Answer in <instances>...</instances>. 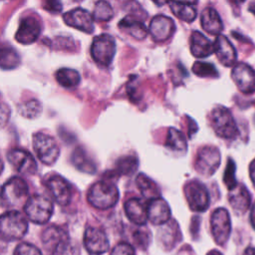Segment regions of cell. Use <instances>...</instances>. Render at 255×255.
I'll use <instances>...</instances> for the list:
<instances>
[{
  "mask_svg": "<svg viewBox=\"0 0 255 255\" xmlns=\"http://www.w3.org/2000/svg\"><path fill=\"white\" fill-rule=\"evenodd\" d=\"M211 233L214 241L218 245H224L231 233L230 214L225 208L215 209L210 217Z\"/></svg>",
  "mask_w": 255,
  "mask_h": 255,
  "instance_id": "obj_11",
  "label": "cell"
},
{
  "mask_svg": "<svg viewBox=\"0 0 255 255\" xmlns=\"http://www.w3.org/2000/svg\"><path fill=\"white\" fill-rule=\"evenodd\" d=\"M20 62L18 54L10 48L0 49V67L3 69H13Z\"/></svg>",
  "mask_w": 255,
  "mask_h": 255,
  "instance_id": "obj_33",
  "label": "cell"
},
{
  "mask_svg": "<svg viewBox=\"0 0 255 255\" xmlns=\"http://www.w3.org/2000/svg\"><path fill=\"white\" fill-rule=\"evenodd\" d=\"M2 170H3V162H2V160L0 159V173H1Z\"/></svg>",
  "mask_w": 255,
  "mask_h": 255,
  "instance_id": "obj_49",
  "label": "cell"
},
{
  "mask_svg": "<svg viewBox=\"0 0 255 255\" xmlns=\"http://www.w3.org/2000/svg\"><path fill=\"white\" fill-rule=\"evenodd\" d=\"M207 255H222V254L219 251H217V250H211V251H209L207 253Z\"/></svg>",
  "mask_w": 255,
  "mask_h": 255,
  "instance_id": "obj_46",
  "label": "cell"
},
{
  "mask_svg": "<svg viewBox=\"0 0 255 255\" xmlns=\"http://www.w3.org/2000/svg\"><path fill=\"white\" fill-rule=\"evenodd\" d=\"M175 31V25L171 18L165 15L153 17L148 26V32L151 38L156 42L168 40Z\"/></svg>",
  "mask_w": 255,
  "mask_h": 255,
  "instance_id": "obj_15",
  "label": "cell"
},
{
  "mask_svg": "<svg viewBox=\"0 0 255 255\" xmlns=\"http://www.w3.org/2000/svg\"><path fill=\"white\" fill-rule=\"evenodd\" d=\"M170 9L172 13L180 20L191 23L196 18V9L193 5L178 3V2H170L169 3Z\"/></svg>",
  "mask_w": 255,
  "mask_h": 255,
  "instance_id": "obj_29",
  "label": "cell"
},
{
  "mask_svg": "<svg viewBox=\"0 0 255 255\" xmlns=\"http://www.w3.org/2000/svg\"><path fill=\"white\" fill-rule=\"evenodd\" d=\"M228 200L233 210L238 214L245 213L251 205V195L243 184L237 183L235 187L229 190Z\"/></svg>",
  "mask_w": 255,
  "mask_h": 255,
  "instance_id": "obj_21",
  "label": "cell"
},
{
  "mask_svg": "<svg viewBox=\"0 0 255 255\" xmlns=\"http://www.w3.org/2000/svg\"><path fill=\"white\" fill-rule=\"evenodd\" d=\"M190 52L196 58H206L214 53L213 43L199 31H194L190 36Z\"/></svg>",
  "mask_w": 255,
  "mask_h": 255,
  "instance_id": "obj_24",
  "label": "cell"
},
{
  "mask_svg": "<svg viewBox=\"0 0 255 255\" xmlns=\"http://www.w3.org/2000/svg\"><path fill=\"white\" fill-rule=\"evenodd\" d=\"M7 159L19 172L33 174L37 170V163L33 155L22 148H13L7 153Z\"/></svg>",
  "mask_w": 255,
  "mask_h": 255,
  "instance_id": "obj_14",
  "label": "cell"
},
{
  "mask_svg": "<svg viewBox=\"0 0 255 255\" xmlns=\"http://www.w3.org/2000/svg\"><path fill=\"white\" fill-rule=\"evenodd\" d=\"M235 163L232 160V158H228L226 167H225V171H224V175H223V180L225 185L227 186V188L230 190L233 187L236 186L237 181L235 178Z\"/></svg>",
  "mask_w": 255,
  "mask_h": 255,
  "instance_id": "obj_36",
  "label": "cell"
},
{
  "mask_svg": "<svg viewBox=\"0 0 255 255\" xmlns=\"http://www.w3.org/2000/svg\"><path fill=\"white\" fill-rule=\"evenodd\" d=\"M41 104L37 100H30L19 107V113L21 116L27 119H34L41 114Z\"/></svg>",
  "mask_w": 255,
  "mask_h": 255,
  "instance_id": "obj_34",
  "label": "cell"
},
{
  "mask_svg": "<svg viewBox=\"0 0 255 255\" xmlns=\"http://www.w3.org/2000/svg\"><path fill=\"white\" fill-rule=\"evenodd\" d=\"M119 190L113 182L101 180L92 185L87 199L94 207L104 210L115 206L119 200Z\"/></svg>",
  "mask_w": 255,
  "mask_h": 255,
  "instance_id": "obj_2",
  "label": "cell"
},
{
  "mask_svg": "<svg viewBox=\"0 0 255 255\" xmlns=\"http://www.w3.org/2000/svg\"><path fill=\"white\" fill-rule=\"evenodd\" d=\"M84 245L93 255H100L108 251L109 239L106 233L98 227H88L84 234Z\"/></svg>",
  "mask_w": 255,
  "mask_h": 255,
  "instance_id": "obj_13",
  "label": "cell"
},
{
  "mask_svg": "<svg viewBox=\"0 0 255 255\" xmlns=\"http://www.w3.org/2000/svg\"><path fill=\"white\" fill-rule=\"evenodd\" d=\"M29 188L26 181L20 177H12L1 188L0 201L4 207L18 208L28 200Z\"/></svg>",
  "mask_w": 255,
  "mask_h": 255,
  "instance_id": "obj_4",
  "label": "cell"
},
{
  "mask_svg": "<svg viewBox=\"0 0 255 255\" xmlns=\"http://www.w3.org/2000/svg\"><path fill=\"white\" fill-rule=\"evenodd\" d=\"M165 146L174 151L184 152L187 147L185 136L183 135V133L180 130H178L174 128H170L167 132Z\"/></svg>",
  "mask_w": 255,
  "mask_h": 255,
  "instance_id": "obj_28",
  "label": "cell"
},
{
  "mask_svg": "<svg viewBox=\"0 0 255 255\" xmlns=\"http://www.w3.org/2000/svg\"><path fill=\"white\" fill-rule=\"evenodd\" d=\"M72 160H73V163L80 170H83L85 172H90V173H94L96 171V165L94 161L82 147H78L74 151Z\"/></svg>",
  "mask_w": 255,
  "mask_h": 255,
  "instance_id": "obj_30",
  "label": "cell"
},
{
  "mask_svg": "<svg viewBox=\"0 0 255 255\" xmlns=\"http://www.w3.org/2000/svg\"><path fill=\"white\" fill-rule=\"evenodd\" d=\"M250 11H252L255 14V1L250 4Z\"/></svg>",
  "mask_w": 255,
  "mask_h": 255,
  "instance_id": "obj_47",
  "label": "cell"
},
{
  "mask_svg": "<svg viewBox=\"0 0 255 255\" xmlns=\"http://www.w3.org/2000/svg\"><path fill=\"white\" fill-rule=\"evenodd\" d=\"M126 215L132 223L143 225L147 221V206L138 198H130L125 203Z\"/></svg>",
  "mask_w": 255,
  "mask_h": 255,
  "instance_id": "obj_22",
  "label": "cell"
},
{
  "mask_svg": "<svg viewBox=\"0 0 255 255\" xmlns=\"http://www.w3.org/2000/svg\"><path fill=\"white\" fill-rule=\"evenodd\" d=\"M231 77L242 93H255V71L252 67L245 63H239L233 67Z\"/></svg>",
  "mask_w": 255,
  "mask_h": 255,
  "instance_id": "obj_12",
  "label": "cell"
},
{
  "mask_svg": "<svg viewBox=\"0 0 255 255\" xmlns=\"http://www.w3.org/2000/svg\"><path fill=\"white\" fill-rule=\"evenodd\" d=\"M91 54L97 64L108 67L116 54L115 39L109 34L97 36L92 43Z\"/></svg>",
  "mask_w": 255,
  "mask_h": 255,
  "instance_id": "obj_9",
  "label": "cell"
},
{
  "mask_svg": "<svg viewBox=\"0 0 255 255\" xmlns=\"http://www.w3.org/2000/svg\"><path fill=\"white\" fill-rule=\"evenodd\" d=\"M119 27L136 40L144 39L148 32L142 20H140L138 16L133 14L128 15L124 19H122L119 23Z\"/></svg>",
  "mask_w": 255,
  "mask_h": 255,
  "instance_id": "obj_23",
  "label": "cell"
},
{
  "mask_svg": "<svg viewBox=\"0 0 255 255\" xmlns=\"http://www.w3.org/2000/svg\"><path fill=\"white\" fill-rule=\"evenodd\" d=\"M210 121L213 130L222 138L233 139L239 133L232 114L225 107L218 106L214 108L210 115Z\"/></svg>",
  "mask_w": 255,
  "mask_h": 255,
  "instance_id": "obj_5",
  "label": "cell"
},
{
  "mask_svg": "<svg viewBox=\"0 0 255 255\" xmlns=\"http://www.w3.org/2000/svg\"><path fill=\"white\" fill-rule=\"evenodd\" d=\"M137 165L138 162L136 157L131 155L123 156L117 161L114 171L118 174H130L136 170Z\"/></svg>",
  "mask_w": 255,
  "mask_h": 255,
  "instance_id": "obj_32",
  "label": "cell"
},
{
  "mask_svg": "<svg viewBox=\"0 0 255 255\" xmlns=\"http://www.w3.org/2000/svg\"><path fill=\"white\" fill-rule=\"evenodd\" d=\"M111 255H135L134 249L128 243H119L112 250Z\"/></svg>",
  "mask_w": 255,
  "mask_h": 255,
  "instance_id": "obj_38",
  "label": "cell"
},
{
  "mask_svg": "<svg viewBox=\"0 0 255 255\" xmlns=\"http://www.w3.org/2000/svg\"><path fill=\"white\" fill-rule=\"evenodd\" d=\"M9 119V109L0 105V126L4 125Z\"/></svg>",
  "mask_w": 255,
  "mask_h": 255,
  "instance_id": "obj_40",
  "label": "cell"
},
{
  "mask_svg": "<svg viewBox=\"0 0 255 255\" xmlns=\"http://www.w3.org/2000/svg\"><path fill=\"white\" fill-rule=\"evenodd\" d=\"M243 255H255V248L254 247L246 248Z\"/></svg>",
  "mask_w": 255,
  "mask_h": 255,
  "instance_id": "obj_44",
  "label": "cell"
},
{
  "mask_svg": "<svg viewBox=\"0 0 255 255\" xmlns=\"http://www.w3.org/2000/svg\"><path fill=\"white\" fill-rule=\"evenodd\" d=\"M250 223L252 227L255 229V202L253 203L251 207V212H250Z\"/></svg>",
  "mask_w": 255,
  "mask_h": 255,
  "instance_id": "obj_42",
  "label": "cell"
},
{
  "mask_svg": "<svg viewBox=\"0 0 255 255\" xmlns=\"http://www.w3.org/2000/svg\"><path fill=\"white\" fill-rule=\"evenodd\" d=\"M33 147L38 158L48 165L55 163L60 154L56 140L44 132H37L33 135Z\"/></svg>",
  "mask_w": 255,
  "mask_h": 255,
  "instance_id": "obj_7",
  "label": "cell"
},
{
  "mask_svg": "<svg viewBox=\"0 0 255 255\" xmlns=\"http://www.w3.org/2000/svg\"><path fill=\"white\" fill-rule=\"evenodd\" d=\"M54 206L50 199L43 195H34L26 201L24 212L26 217L36 224H44L53 214Z\"/></svg>",
  "mask_w": 255,
  "mask_h": 255,
  "instance_id": "obj_6",
  "label": "cell"
},
{
  "mask_svg": "<svg viewBox=\"0 0 255 255\" xmlns=\"http://www.w3.org/2000/svg\"><path fill=\"white\" fill-rule=\"evenodd\" d=\"M47 188L53 199L60 205H67L71 200V187L68 181L60 175H54L47 181Z\"/></svg>",
  "mask_w": 255,
  "mask_h": 255,
  "instance_id": "obj_18",
  "label": "cell"
},
{
  "mask_svg": "<svg viewBox=\"0 0 255 255\" xmlns=\"http://www.w3.org/2000/svg\"><path fill=\"white\" fill-rule=\"evenodd\" d=\"M192 72L201 78H216L218 76L216 68L206 62H195L192 66Z\"/></svg>",
  "mask_w": 255,
  "mask_h": 255,
  "instance_id": "obj_35",
  "label": "cell"
},
{
  "mask_svg": "<svg viewBox=\"0 0 255 255\" xmlns=\"http://www.w3.org/2000/svg\"><path fill=\"white\" fill-rule=\"evenodd\" d=\"M200 22L203 30L211 35L217 36L223 30V23L221 18L214 8H205L201 13Z\"/></svg>",
  "mask_w": 255,
  "mask_h": 255,
  "instance_id": "obj_25",
  "label": "cell"
},
{
  "mask_svg": "<svg viewBox=\"0 0 255 255\" xmlns=\"http://www.w3.org/2000/svg\"><path fill=\"white\" fill-rule=\"evenodd\" d=\"M56 80L65 88H75L79 85L81 77L74 69L62 68L56 72Z\"/></svg>",
  "mask_w": 255,
  "mask_h": 255,
  "instance_id": "obj_27",
  "label": "cell"
},
{
  "mask_svg": "<svg viewBox=\"0 0 255 255\" xmlns=\"http://www.w3.org/2000/svg\"><path fill=\"white\" fill-rule=\"evenodd\" d=\"M172 2H178V3H184V4H190V5H194L197 0H171Z\"/></svg>",
  "mask_w": 255,
  "mask_h": 255,
  "instance_id": "obj_43",
  "label": "cell"
},
{
  "mask_svg": "<svg viewBox=\"0 0 255 255\" xmlns=\"http://www.w3.org/2000/svg\"><path fill=\"white\" fill-rule=\"evenodd\" d=\"M220 160L221 156L218 148L215 146H203L197 151L194 167L199 174L210 176L219 167Z\"/></svg>",
  "mask_w": 255,
  "mask_h": 255,
  "instance_id": "obj_10",
  "label": "cell"
},
{
  "mask_svg": "<svg viewBox=\"0 0 255 255\" xmlns=\"http://www.w3.org/2000/svg\"><path fill=\"white\" fill-rule=\"evenodd\" d=\"M214 53L223 66L231 67L235 64L237 54L231 42L223 35H217L214 43Z\"/></svg>",
  "mask_w": 255,
  "mask_h": 255,
  "instance_id": "obj_20",
  "label": "cell"
},
{
  "mask_svg": "<svg viewBox=\"0 0 255 255\" xmlns=\"http://www.w3.org/2000/svg\"><path fill=\"white\" fill-rule=\"evenodd\" d=\"M184 195L189 208L193 211L202 212L209 207L210 197L207 188L198 180H190L185 183Z\"/></svg>",
  "mask_w": 255,
  "mask_h": 255,
  "instance_id": "obj_8",
  "label": "cell"
},
{
  "mask_svg": "<svg viewBox=\"0 0 255 255\" xmlns=\"http://www.w3.org/2000/svg\"><path fill=\"white\" fill-rule=\"evenodd\" d=\"M232 2H234V3H242V2H244L245 0H231Z\"/></svg>",
  "mask_w": 255,
  "mask_h": 255,
  "instance_id": "obj_48",
  "label": "cell"
},
{
  "mask_svg": "<svg viewBox=\"0 0 255 255\" xmlns=\"http://www.w3.org/2000/svg\"><path fill=\"white\" fill-rule=\"evenodd\" d=\"M28 230L26 216L16 210H10L0 216V238L5 241L21 239Z\"/></svg>",
  "mask_w": 255,
  "mask_h": 255,
  "instance_id": "obj_3",
  "label": "cell"
},
{
  "mask_svg": "<svg viewBox=\"0 0 255 255\" xmlns=\"http://www.w3.org/2000/svg\"><path fill=\"white\" fill-rule=\"evenodd\" d=\"M249 174H250L252 184L255 187V158L251 161V163L249 165Z\"/></svg>",
  "mask_w": 255,
  "mask_h": 255,
  "instance_id": "obj_41",
  "label": "cell"
},
{
  "mask_svg": "<svg viewBox=\"0 0 255 255\" xmlns=\"http://www.w3.org/2000/svg\"><path fill=\"white\" fill-rule=\"evenodd\" d=\"M93 19L100 22L110 21L114 16V10L109 2L106 0H99L93 11Z\"/></svg>",
  "mask_w": 255,
  "mask_h": 255,
  "instance_id": "obj_31",
  "label": "cell"
},
{
  "mask_svg": "<svg viewBox=\"0 0 255 255\" xmlns=\"http://www.w3.org/2000/svg\"><path fill=\"white\" fill-rule=\"evenodd\" d=\"M147 206V219L152 224L162 225L170 219V207L168 203L161 197L149 200Z\"/></svg>",
  "mask_w": 255,
  "mask_h": 255,
  "instance_id": "obj_19",
  "label": "cell"
},
{
  "mask_svg": "<svg viewBox=\"0 0 255 255\" xmlns=\"http://www.w3.org/2000/svg\"><path fill=\"white\" fill-rule=\"evenodd\" d=\"M156 5H158V6H162V5H164V4H166L167 2H168V0H152Z\"/></svg>",
  "mask_w": 255,
  "mask_h": 255,
  "instance_id": "obj_45",
  "label": "cell"
},
{
  "mask_svg": "<svg viewBox=\"0 0 255 255\" xmlns=\"http://www.w3.org/2000/svg\"><path fill=\"white\" fill-rule=\"evenodd\" d=\"M136 185L141 195L146 199H154L160 197V189L157 184L147 177L144 173H139L136 177Z\"/></svg>",
  "mask_w": 255,
  "mask_h": 255,
  "instance_id": "obj_26",
  "label": "cell"
},
{
  "mask_svg": "<svg viewBox=\"0 0 255 255\" xmlns=\"http://www.w3.org/2000/svg\"><path fill=\"white\" fill-rule=\"evenodd\" d=\"M42 5L44 9L56 13L62 10V2L61 0H42Z\"/></svg>",
  "mask_w": 255,
  "mask_h": 255,
  "instance_id": "obj_39",
  "label": "cell"
},
{
  "mask_svg": "<svg viewBox=\"0 0 255 255\" xmlns=\"http://www.w3.org/2000/svg\"><path fill=\"white\" fill-rule=\"evenodd\" d=\"M41 33V25L39 21L32 16L25 17L16 32L15 38L21 44H32L34 43L40 36Z\"/></svg>",
  "mask_w": 255,
  "mask_h": 255,
  "instance_id": "obj_17",
  "label": "cell"
},
{
  "mask_svg": "<svg viewBox=\"0 0 255 255\" xmlns=\"http://www.w3.org/2000/svg\"><path fill=\"white\" fill-rule=\"evenodd\" d=\"M42 242L51 255H74L69 234L59 226L51 225L42 232Z\"/></svg>",
  "mask_w": 255,
  "mask_h": 255,
  "instance_id": "obj_1",
  "label": "cell"
},
{
  "mask_svg": "<svg viewBox=\"0 0 255 255\" xmlns=\"http://www.w3.org/2000/svg\"><path fill=\"white\" fill-rule=\"evenodd\" d=\"M63 20L68 26L83 32L92 33L94 31L93 16L85 9L77 8L66 12L63 16Z\"/></svg>",
  "mask_w": 255,
  "mask_h": 255,
  "instance_id": "obj_16",
  "label": "cell"
},
{
  "mask_svg": "<svg viewBox=\"0 0 255 255\" xmlns=\"http://www.w3.org/2000/svg\"><path fill=\"white\" fill-rule=\"evenodd\" d=\"M13 255H42V253L35 245L22 242L17 245Z\"/></svg>",
  "mask_w": 255,
  "mask_h": 255,
  "instance_id": "obj_37",
  "label": "cell"
}]
</instances>
